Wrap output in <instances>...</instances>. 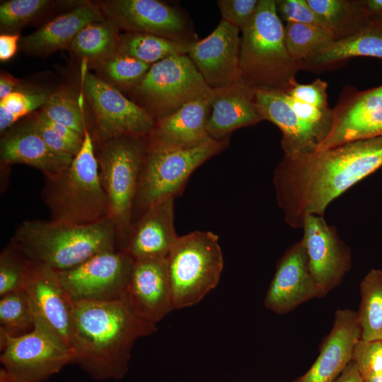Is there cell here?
<instances>
[{"instance_id": "20", "label": "cell", "mask_w": 382, "mask_h": 382, "mask_svg": "<svg viewBox=\"0 0 382 382\" xmlns=\"http://www.w3.org/2000/svg\"><path fill=\"white\" fill-rule=\"evenodd\" d=\"M360 338L357 312L349 308L337 310L317 359L305 374L291 382H334L352 360Z\"/></svg>"}, {"instance_id": "19", "label": "cell", "mask_w": 382, "mask_h": 382, "mask_svg": "<svg viewBox=\"0 0 382 382\" xmlns=\"http://www.w3.org/2000/svg\"><path fill=\"white\" fill-rule=\"evenodd\" d=\"M125 300L137 317L155 325L175 309L167 258L135 261Z\"/></svg>"}, {"instance_id": "21", "label": "cell", "mask_w": 382, "mask_h": 382, "mask_svg": "<svg viewBox=\"0 0 382 382\" xmlns=\"http://www.w3.org/2000/svg\"><path fill=\"white\" fill-rule=\"evenodd\" d=\"M255 90L243 79L212 89L206 127L211 138L216 141L226 139L234 130L263 120L255 103Z\"/></svg>"}, {"instance_id": "35", "label": "cell", "mask_w": 382, "mask_h": 382, "mask_svg": "<svg viewBox=\"0 0 382 382\" xmlns=\"http://www.w3.org/2000/svg\"><path fill=\"white\" fill-rule=\"evenodd\" d=\"M82 105L81 95L75 96L71 89L64 87L51 93L40 112L49 120L84 136L87 126Z\"/></svg>"}, {"instance_id": "22", "label": "cell", "mask_w": 382, "mask_h": 382, "mask_svg": "<svg viewBox=\"0 0 382 382\" xmlns=\"http://www.w3.org/2000/svg\"><path fill=\"white\" fill-rule=\"evenodd\" d=\"M209 98L191 101L173 113L156 120L154 127L146 137V146L190 149L214 140L206 128L211 110Z\"/></svg>"}, {"instance_id": "9", "label": "cell", "mask_w": 382, "mask_h": 382, "mask_svg": "<svg viewBox=\"0 0 382 382\" xmlns=\"http://www.w3.org/2000/svg\"><path fill=\"white\" fill-rule=\"evenodd\" d=\"M227 144L226 139L212 140L190 149H173L146 146L134 209H139L143 213L158 202L175 198L183 190L194 170L219 154Z\"/></svg>"}, {"instance_id": "17", "label": "cell", "mask_w": 382, "mask_h": 382, "mask_svg": "<svg viewBox=\"0 0 382 382\" xmlns=\"http://www.w3.org/2000/svg\"><path fill=\"white\" fill-rule=\"evenodd\" d=\"M325 295L310 272L306 251L301 239L278 260L264 304L275 313L284 314L307 301Z\"/></svg>"}, {"instance_id": "33", "label": "cell", "mask_w": 382, "mask_h": 382, "mask_svg": "<svg viewBox=\"0 0 382 382\" xmlns=\"http://www.w3.org/2000/svg\"><path fill=\"white\" fill-rule=\"evenodd\" d=\"M151 65L116 52L92 66L96 75L110 86L131 90L144 76Z\"/></svg>"}, {"instance_id": "44", "label": "cell", "mask_w": 382, "mask_h": 382, "mask_svg": "<svg viewBox=\"0 0 382 382\" xmlns=\"http://www.w3.org/2000/svg\"><path fill=\"white\" fill-rule=\"evenodd\" d=\"M37 132L52 149L74 157L81 149L72 145L58 134L47 122L41 112L35 113L30 120Z\"/></svg>"}, {"instance_id": "29", "label": "cell", "mask_w": 382, "mask_h": 382, "mask_svg": "<svg viewBox=\"0 0 382 382\" xmlns=\"http://www.w3.org/2000/svg\"><path fill=\"white\" fill-rule=\"evenodd\" d=\"M306 1L337 40L352 35L369 24L362 0Z\"/></svg>"}, {"instance_id": "41", "label": "cell", "mask_w": 382, "mask_h": 382, "mask_svg": "<svg viewBox=\"0 0 382 382\" xmlns=\"http://www.w3.org/2000/svg\"><path fill=\"white\" fill-rule=\"evenodd\" d=\"M328 83L320 79L308 84H301L294 78L283 91L297 100L320 109H328L330 108L328 103Z\"/></svg>"}, {"instance_id": "27", "label": "cell", "mask_w": 382, "mask_h": 382, "mask_svg": "<svg viewBox=\"0 0 382 382\" xmlns=\"http://www.w3.org/2000/svg\"><path fill=\"white\" fill-rule=\"evenodd\" d=\"M355 57L382 59L381 25L369 23L352 35L336 40L323 51L303 62L301 70L323 71Z\"/></svg>"}, {"instance_id": "49", "label": "cell", "mask_w": 382, "mask_h": 382, "mask_svg": "<svg viewBox=\"0 0 382 382\" xmlns=\"http://www.w3.org/2000/svg\"><path fill=\"white\" fill-rule=\"evenodd\" d=\"M0 382H16L12 380L8 375L1 368L0 369Z\"/></svg>"}, {"instance_id": "14", "label": "cell", "mask_w": 382, "mask_h": 382, "mask_svg": "<svg viewBox=\"0 0 382 382\" xmlns=\"http://www.w3.org/2000/svg\"><path fill=\"white\" fill-rule=\"evenodd\" d=\"M104 16L120 30L192 42L190 26L178 8L158 0H108L99 4Z\"/></svg>"}, {"instance_id": "30", "label": "cell", "mask_w": 382, "mask_h": 382, "mask_svg": "<svg viewBox=\"0 0 382 382\" xmlns=\"http://www.w3.org/2000/svg\"><path fill=\"white\" fill-rule=\"evenodd\" d=\"M191 43L149 33L126 32L120 35L117 52L151 65L172 55L187 54Z\"/></svg>"}, {"instance_id": "4", "label": "cell", "mask_w": 382, "mask_h": 382, "mask_svg": "<svg viewBox=\"0 0 382 382\" xmlns=\"http://www.w3.org/2000/svg\"><path fill=\"white\" fill-rule=\"evenodd\" d=\"M42 197L53 221L86 225L109 218L108 201L88 128L70 166L58 175L46 178Z\"/></svg>"}, {"instance_id": "31", "label": "cell", "mask_w": 382, "mask_h": 382, "mask_svg": "<svg viewBox=\"0 0 382 382\" xmlns=\"http://www.w3.org/2000/svg\"><path fill=\"white\" fill-rule=\"evenodd\" d=\"M361 302L357 313L360 340L382 341V270L371 269L360 282Z\"/></svg>"}, {"instance_id": "2", "label": "cell", "mask_w": 382, "mask_h": 382, "mask_svg": "<svg viewBox=\"0 0 382 382\" xmlns=\"http://www.w3.org/2000/svg\"><path fill=\"white\" fill-rule=\"evenodd\" d=\"M156 325L137 317L124 299L74 302L70 346L77 364L95 381L121 380L132 349Z\"/></svg>"}, {"instance_id": "23", "label": "cell", "mask_w": 382, "mask_h": 382, "mask_svg": "<svg viewBox=\"0 0 382 382\" xmlns=\"http://www.w3.org/2000/svg\"><path fill=\"white\" fill-rule=\"evenodd\" d=\"M0 158L3 165L25 164L40 170L46 178L65 170L74 157L50 148L30 121L11 127L1 139Z\"/></svg>"}, {"instance_id": "25", "label": "cell", "mask_w": 382, "mask_h": 382, "mask_svg": "<svg viewBox=\"0 0 382 382\" xmlns=\"http://www.w3.org/2000/svg\"><path fill=\"white\" fill-rule=\"evenodd\" d=\"M255 103L262 120L270 121L280 129L284 154L316 151L318 138L294 110L283 90L256 88Z\"/></svg>"}, {"instance_id": "42", "label": "cell", "mask_w": 382, "mask_h": 382, "mask_svg": "<svg viewBox=\"0 0 382 382\" xmlns=\"http://www.w3.org/2000/svg\"><path fill=\"white\" fill-rule=\"evenodd\" d=\"M276 8L280 18L286 23L313 25L326 28L306 0H277Z\"/></svg>"}, {"instance_id": "48", "label": "cell", "mask_w": 382, "mask_h": 382, "mask_svg": "<svg viewBox=\"0 0 382 382\" xmlns=\"http://www.w3.org/2000/svg\"><path fill=\"white\" fill-rule=\"evenodd\" d=\"M334 382H363L357 364L352 360Z\"/></svg>"}, {"instance_id": "7", "label": "cell", "mask_w": 382, "mask_h": 382, "mask_svg": "<svg viewBox=\"0 0 382 382\" xmlns=\"http://www.w3.org/2000/svg\"><path fill=\"white\" fill-rule=\"evenodd\" d=\"M167 263L175 308L198 303L218 284L223 270L218 236L196 231L179 236Z\"/></svg>"}, {"instance_id": "6", "label": "cell", "mask_w": 382, "mask_h": 382, "mask_svg": "<svg viewBox=\"0 0 382 382\" xmlns=\"http://www.w3.org/2000/svg\"><path fill=\"white\" fill-rule=\"evenodd\" d=\"M97 156L117 249L125 250L133 226V210L146 154V137L121 136L102 142Z\"/></svg>"}, {"instance_id": "10", "label": "cell", "mask_w": 382, "mask_h": 382, "mask_svg": "<svg viewBox=\"0 0 382 382\" xmlns=\"http://www.w3.org/2000/svg\"><path fill=\"white\" fill-rule=\"evenodd\" d=\"M1 369L16 382H45L74 360L72 349L38 323L30 332H0Z\"/></svg>"}, {"instance_id": "34", "label": "cell", "mask_w": 382, "mask_h": 382, "mask_svg": "<svg viewBox=\"0 0 382 382\" xmlns=\"http://www.w3.org/2000/svg\"><path fill=\"white\" fill-rule=\"evenodd\" d=\"M36 320L24 289L0 296V332L11 337L27 334L35 328Z\"/></svg>"}, {"instance_id": "46", "label": "cell", "mask_w": 382, "mask_h": 382, "mask_svg": "<svg viewBox=\"0 0 382 382\" xmlns=\"http://www.w3.org/2000/svg\"><path fill=\"white\" fill-rule=\"evenodd\" d=\"M369 23L382 26V0H362Z\"/></svg>"}, {"instance_id": "26", "label": "cell", "mask_w": 382, "mask_h": 382, "mask_svg": "<svg viewBox=\"0 0 382 382\" xmlns=\"http://www.w3.org/2000/svg\"><path fill=\"white\" fill-rule=\"evenodd\" d=\"M105 18L99 4L82 3L48 21L35 32L21 37L20 48L27 54L36 56L68 49L81 29Z\"/></svg>"}, {"instance_id": "37", "label": "cell", "mask_w": 382, "mask_h": 382, "mask_svg": "<svg viewBox=\"0 0 382 382\" xmlns=\"http://www.w3.org/2000/svg\"><path fill=\"white\" fill-rule=\"evenodd\" d=\"M32 261L13 241L0 255V296L12 291L23 290Z\"/></svg>"}, {"instance_id": "11", "label": "cell", "mask_w": 382, "mask_h": 382, "mask_svg": "<svg viewBox=\"0 0 382 382\" xmlns=\"http://www.w3.org/2000/svg\"><path fill=\"white\" fill-rule=\"evenodd\" d=\"M134 262L125 251L112 250L57 273L74 302L118 301L125 297Z\"/></svg>"}, {"instance_id": "43", "label": "cell", "mask_w": 382, "mask_h": 382, "mask_svg": "<svg viewBox=\"0 0 382 382\" xmlns=\"http://www.w3.org/2000/svg\"><path fill=\"white\" fill-rule=\"evenodd\" d=\"M260 0H219L222 20L241 30L253 16Z\"/></svg>"}, {"instance_id": "8", "label": "cell", "mask_w": 382, "mask_h": 382, "mask_svg": "<svg viewBox=\"0 0 382 382\" xmlns=\"http://www.w3.org/2000/svg\"><path fill=\"white\" fill-rule=\"evenodd\" d=\"M212 92L187 54L172 55L151 64L130 90L134 102L156 120L186 103L210 97Z\"/></svg>"}, {"instance_id": "32", "label": "cell", "mask_w": 382, "mask_h": 382, "mask_svg": "<svg viewBox=\"0 0 382 382\" xmlns=\"http://www.w3.org/2000/svg\"><path fill=\"white\" fill-rule=\"evenodd\" d=\"M286 49L293 59L303 62L323 51L337 38L328 29L313 25L286 23L284 25Z\"/></svg>"}, {"instance_id": "5", "label": "cell", "mask_w": 382, "mask_h": 382, "mask_svg": "<svg viewBox=\"0 0 382 382\" xmlns=\"http://www.w3.org/2000/svg\"><path fill=\"white\" fill-rule=\"evenodd\" d=\"M241 31L242 78L256 88L284 90L301 64L286 49L276 1L260 0L253 16Z\"/></svg>"}, {"instance_id": "12", "label": "cell", "mask_w": 382, "mask_h": 382, "mask_svg": "<svg viewBox=\"0 0 382 382\" xmlns=\"http://www.w3.org/2000/svg\"><path fill=\"white\" fill-rule=\"evenodd\" d=\"M81 90L102 142L121 136L146 137L154 127L156 120L143 108L83 67Z\"/></svg>"}, {"instance_id": "13", "label": "cell", "mask_w": 382, "mask_h": 382, "mask_svg": "<svg viewBox=\"0 0 382 382\" xmlns=\"http://www.w3.org/2000/svg\"><path fill=\"white\" fill-rule=\"evenodd\" d=\"M332 111L331 129L316 151L382 136V85L364 91L345 87Z\"/></svg>"}, {"instance_id": "18", "label": "cell", "mask_w": 382, "mask_h": 382, "mask_svg": "<svg viewBox=\"0 0 382 382\" xmlns=\"http://www.w3.org/2000/svg\"><path fill=\"white\" fill-rule=\"evenodd\" d=\"M239 31V28L221 19L210 35L190 44L187 55L212 89L243 79Z\"/></svg>"}, {"instance_id": "3", "label": "cell", "mask_w": 382, "mask_h": 382, "mask_svg": "<svg viewBox=\"0 0 382 382\" xmlns=\"http://www.w3.org/2000/svg\"><path fill=\"white\" fill-rule=\"evenodd\" d=\"M12 241L30 260L57 272L71 269L100 253L118 250L115 228L109 218L86 225L28 220L18 225Z\"/></svg>"}, {"instance_id": "47", "label": "cell", "mask_w": 382, "mask_h": 382, "mask_svg": "<svg viewBox=\"0 0 382 382\" xmlns=\"http://www.w3.org/2000/svg\"><path fill=\"white\" fill-rule=\"evenodd\" d=\"M21 86L17 78L6 71L0 74V100L17 90Z\"/></svg>"}, {"instance_id": "15", "label": "cell", "mask_w": 382, "mask_h": 382, "mask_svg": "<svg viewBox=\"0 0 382 382\" xmlns=\"http://www.w3.org/2000/svg\"><path fill=\"white\" fill-rule=\"evenodd\" d=\"M301 228L310 272L327 294L341 283L351 269V250L324 216L307 215Z\"/></svg>"}, {"instance_id": "38", "label": "cell", "mask_w": 382, "mask_h": 382, "mask_svg": "<svg viewBox=\"0 0 382 382\" xmlns=\"http://www.w3.org/2000/svg\"><path fill=\"white\" fill-rule=\"evenodd\" d=\"M49 0H9L0 5V25L4 33H16L43 13Z\"/></svg>"}, {"instance_id": "39", "label": "cell", "mask_w": 382, "mask_h": 382, "mask_svg": "<svg viewBox=\"0 0 382 382\" xmlns=\"http://www.w3.org/2000/svg\"><path fill=\"white\" fill-rule=\"evenodd\" d=\"M352 360L363 382H382V341L366 342L359 340Z\"/></svg>"}, {"instance_id": "24", "label": "cell", "mask_w": 382, "mask_h": 382, "mask_svg": "<svg viewBox=\"0 0 382 382\" xmlns=\"http://www.w3.org/2000/svg\"><path fill=\"white\" fill-rule=\"evenodd\" d=\"M174 199L170 197L151 206L133 225L123 251L134 261L167 258L179 237L174 225Z\"/></svg>"}, {"instance_id": "36", "label": "cell", "mask_w": 382, "mask_h": 382, "mask_svg": "<svg viewBox=\"0 0 382 382\" xmlns=\"http://www.w3.org/2000/svg\"><path fill=\"white\" fill-rule=\"evenodd\" d=\"M51 93L41 88L20 86L0 100V132L4 133L21 117L42 108Z\"/></svg>"}, {"instance_id": "45", "label": "cell", "mask_w": 382, "mask_h": 382, "mask_svg": "<svg viewBox=\"0 0 382 382\" xmlns=\"http://www.w3.org/2000/svg\"><path fill=\"white\" fill-rule=\"evenodd\" d=\"M21 36L18 33H3L0 35V61L13 58L20 45Z\"/></svg>"}, {"instance_id": "28", "label": "cell", "mask_w": 382, "mask_h": 382, "mask_svg": "<svg viewBox=\"0 0 382 382\" xmlns=\"http://www.w3.org/2000/svg\"><path fill=\"white\" fill-rule=\"evenodd\" d=\"M120 29L108 18L84 27L68 50L91 67L117 51Z\"/></svg>"}, {"instance_id": "1", "label": "cell", "mask_w": 382, "mask_h": 382, "mask_svg": "<svg viewBox=\"0 0 382 382\" xmlns=\"http://www.w3.org/2000/svg\"><path fill=\"white\" fill-rule=\"evenodd\" d=\"M382 168V136L310 153L285 155L274 170L277 202L287 225L301 228L307 215L329 204Z\"/></svg>"}, {"instance_id": "16", "label": "cell", "mask_w": 382, "mask_h": 382, "mask_svg": "<svg viewBox=\"0 0 382 382\" xmlns=\"http://www.w3.org/2000/svg\"><path fill=\"white\" fill-rule=\"evenodd\" d=\"M36 320L66 345L70 346L74 301L57 271L32 261L24 284Z\"/></svg>"}, {"instance_id": "40", "label": "cell", "mask_w": 382, "mask_h": 382, "mask_svg": "<svg viewBox=\"0 0 382 382\" xmlns=\"http://www.w3.org/2000/svg\"><path fill=\"white\" fill-rule=\"evenodd\" d=\"M287 98L298 116L313 130L320 144L331 129L332 109H320L297 100L288 95Z\"/></svg>"}]
</instances>
